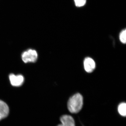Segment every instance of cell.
<instances>
[{"label":"cell","mask_w":126,"mask_h":126,"mask_svg":"<svg viewBox=\"0 0 126 126\" xmlns=\"http://www.w3.org/2000/svg\"><path fill=\"white\" fill-rule=\"evenodd\" d=\"M118 113L121 116L125 117L126 115V104L123 102L120 103L118 107Z\"/></svg>","instance_id":"cell-7"},{"label":"cell","mask_w":126,"mask_h":126,"mask_svg":"<svg viewBox=\"0 0 126 126\" xmlns=\"http://www.w3.org/2000/svg\"><path fill=\"white\" fill-rule=\"evenodd\" d=\"M83 65L85 71L88 73L92 72L96 67L95 62L93 59L90 57H87L84 59Z\"/></svg>","instance_id":"cell-4"},{"label":"cell","mask_w":126,"mask_h":126,"mask_svg":"<svg viewBox=\"0 0 126 126\" xmlns=\"http://www.w3.org/2000/svg\"><path fill=\"white\" fill-rule=\"evenodd\" d=\"M83 104V97L80 94L77 93L69 99L67 103L68 110L71 113H78L82 109Z\"/></svg>","instance_id":"cell-1"},{"label":"cell","mask_w":126,"mask_h":126,"mask_svg":"<svg viewBox=\"0 0 126 126\" xmlns=\"http://www.w3.org/2000/svg\"><path fill=\"white\" fill-rule=\"evenodd\" d=\"M9 109L7 104L0 100V121L4 119L9 115Z\"/></svg>","instance_id":"cell-6"},{"label":"cell","mask_w":126,"mask_h":126,"mask_svg":"<svg viewBox=\"0 0 126 126\" xmlns=\"http://www.w3.org/2000/svg\"><path fill=\"white\" fill-rule=\"evenodd\" d=\"M60 121L62 124L57 126H75L73 118L69 115H63L60 118Z\"/></svg>","instance_id":"cell-5"},{"label":"cell","mask_w":126,"mask_h":126,"mask_svg":"<svg viewBox=\"0 0 126 126\" xmlns=\"http://www.w3.org/2000/svg\"><path fill=\"white\" fill-rule=\"evenodd\" d=\"M119 39L123 44H126V30H123L119 34Z\"/></svg>","instance_id":"cell-8"},{"label":"cell","mask_w":126,"mask_h":126,"mask_svg":"<svg viewBox=\"0 0 126 126\" xmlns=\"http://www.w3.org/2000/svg\"><path fill=\"white\" fill-rule=\"evenodd\" d=\"M75 4L77 7H80L86 4L87 0H74Z\"/></svg>","instance_id":"cell-9"},{"label":"cell","mask_w":126,"mask_h":126,"mask_svg":"<svg viewBox=\"0 0 126 126\" xmlns=\"http://www.w3.org/2000/svg\"><path fill=\"white\" fill-rule=\"evenodd\" d=\"M38 54L34 50L30 49L25 51L22 54V60L25 63H34L38 58Z\"/></svg>","instance_id":"cell-2"},{"label":"cell","mask_w":126,"mask_h":126,"mask_svg":"<svg viewBox=\"0 0 126 126\" xmlns=\"http://www.w3.org/2000/svg\"><path fill=\"white\" fill-rule=\"evenodd\" d=\"M9 79L12 85L15 87L21 86L24 80L23 75H16L14 74H11L9 75Z\"/></svg>","instance_id":"cell-3"}]
</instances>
